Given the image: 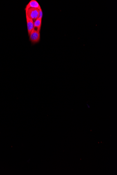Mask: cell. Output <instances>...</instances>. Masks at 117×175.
Returning <instances> with one entry per match:
<instances>
[{"label": "cell", "instance_id": "1", "mask_svg": "<svg viewBox=\"0 0 117 175\" xmlns=\"http://www.w3.org/2000/svg\"><path fill=\"white\" fill-rule=\"evenodd\" d=\"M40 10L37 8H30L26 11V15L29 18L35 21L39 17Z\"/></svg>", "mask_w": 117, "mask_h": 175}, {"label": "cell", "instance_id": "2", "mask_svg": "<svg viewBox=\"0 0 117 175\" xmlns=\"http://www.w3.org/2000/svg\"><path fill=\"white\" fill-rule=\"evenodd\" d=\"M29 36L30 40L32 44L37 43L40 40V32L38 31L34 28L30 33Z\"/></svg>", "mask_w": 117, "mask_h": 175}, {"label": "cell", "instance_id": "3", "mask_svg": "<svg viewBox=\"0 0 117 175\" xmlns=\"http://www.w3.org/2000/svg\"><path fill=\"white\" fill-rule=\"evenodd\" d=\"M30 8H37L39 10L41 9L40 5L38 1L35 0H31L27 5L25 8V11H26Z\"/></svg>", "mask_w": 117, "mask_h": 175}, {"label": "cell", "instance_id": "4", "mask_svg": "<svg viewBox=\"0 0 117 175\" xmlns=\"http://www.w3.org/2000/svg\"><path fill=\"white\" fill-rule=\"evenodd\" d=\"M26 19L28 33V35L29 36L34 28V21L32 20L29 18L27 15H26Z\"/></svg>", "mask_w": 117, "mask_h": 175}, {"label": "cell", "instance_id": "5", "mask_svg": "<svg viewBox=\"0 0 117 175\" xmlns=\"http://www.w3.org/2000/svg\"><path fill=\"white\" fill-rule=\"evenodd\" d=\"M41 22H42V19L39 18L34 22V28L39 32H40Z\"/></svg>", "mask_w": 117, "mask_h": 175}, {"label": "cell", "instance_id": "6", "mask_svg": "<svg viewBox=\"0 0 117 175\" xmlns=\"http://www.w3.org/2000/svg\"><path fill=\"white\" fill-rule=\"evenodd\" d=\"M43 16V13L42 10L41 9L40 10V13H39V18H40L42 19Z\"/></svg>", "mask_w": 117, "mask_h": 175}]
</instances>
